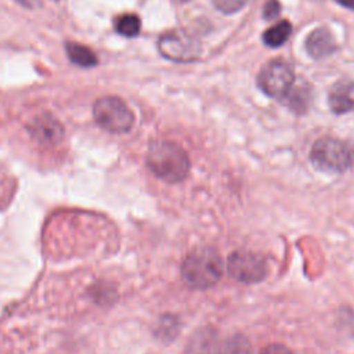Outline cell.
Instances as JSON below:
<instances>
[{"label": "cell", "instance_id": "cell-17", "mask_svg": "<svg viewBox=\"0 0 354 354\" xmlns=\"http://www.w3.org/2000/svg\"><path fill=\"white\" fill-rule=\"evenodd\" d=\"M288 100V105L292 111L297 112V113H303L307 109V105L310 102V88L308 87H296V90H293L292 93L289 91L286 95Z\"/></svg>", "mask_w": 354, "mask_h": 354}, {"label": "cell", "instance_id": "cell-3", "mask_svg": "<svg viewBox=\"0 0 354 354\" xmlns=\"http://www.w3.org/2000/svg\"><path fill=\"white\" fill-rule=\"evenodd\" d=\"M310 160L318 170L343 173L351 165L353 153L344 141L335 137H321L311 147Z\"/></svg>", "mask_w": 354, "mask_h": 354}, {"label": "cell", "instance_id": "cell-20", "mask_svg": "<svg viewBox=\"0 0 354 354\" xmlns=\"http://www.w3.org/2000/svg\"><path fill=\"white\" fill-rule=\"evenodd\" d=\"M279 3L277 0H268L264 6V18L266 19H272L279 14Z\"/></svg>", "mask_w": 354, "mask_h": 354}, {"label": "cell", "instance_id": "cell-12", "mask_svg": "<svg viewBox=\"0 0 354 354\" xmlns=\"http://www.w3.org/2000/svg\"><path fill=\"white\" fill-rule=\"evenodd\" d=\"M65 50L68 53L69 59L82 68H91L95 66L98 59L97 55L94 54V51L91 48H88L84 44L80 43H75V41H68L65 44Z\"/></svg>", "mask_w": 354, "mask_h": 354}, {"label": "cell", "instance_id": "cell-11", "mask_svg": "<svg viewBox=\"0 0 354 354\" xmlns=\"http://www.w3.org/2000/svg\"><path fill=\"white\" fill-rule=\"evenodd\" d=\"M330 109L343 115L354 109V82L351 80H340L335 83L328 95Z\"/></svg>", "mask_w": 354, "mask_h": 354}, {"label": "cell", "instance_id": "cell-14", "mask_svg": "<svg viewBox=\"0 0 354 354\" xmlns=\"http://www.w3.org/2000/svg\"><path fill=\"white\" fill-rule=\"evenodd\" d=\"M217 354H253L249 339L242 333H235L218 344Z\"/></svg>", "mask_w": 354, "mask_h": 354}, {"label": "cell", "instance_id": "cell-10", "mask_svg": "<svg viewBox=\"0 0 354 354\" xmlns=\"http://www.w3.org/2000/svg\"><path fill=\"white\" fill-rule=\"evenodd\" d=\"M217 330L213 326H202L192 333L183 354H217Z\"/></svg>", "mask_w": 354, "mask_h": 354}, {"label": "cell", "instance_id": "cell-16", "mask_svg": "<svg viewBox=\"0 0 354 354\" xmlns=\"http://www.w3.org/2000/svg\"><path fill=\"white\" fill-rule=\"evenodd\" d=\"M115 28L118 30V33H120L122 36L126 37H134L140 33L141 29V19L138 15L136 14H123L120 15L116 22H115Z\"/></svg>", "mask_w": 354, "mask_h": 354}, {"label": "cell", "instance_id": "cell-9", "mask_svg": "<svg viewBox=\"0 0 354 354\" xmlns=\"http://www.w3.org/2000/svg\"><path fill=\"white\" fill-rule=\"evenodd\" d=\"M306 51L310 57L319 59L336 51V41L326 28H317L306 37Z\"/></svg>", "mask_w": 354, "mask_h": 354}, {"label": "cell", "instance_id": "cell-15", "mask_svg": "<svg viewBox=\"0 0 354 354\" xmlns=\"http://www.w3.org/2000/svg\"><path fill=\"white\" fill-rule=\"evenodd\" d=\"M180 332V322L178 318L176 315L171 314H165L160 319L159 324L156 326V336L158 339H160L162 342H173L177 335Z\"/></svg>", "mask_w": 354, "mask_h": 354}, {"label": "cell", "instance_id": "cell-4", "mask_svg": "<svg viewBox=\"0 0 354 354\" xmlns=\"http://www.w3.org/2000/svg\"><path fill=\"white\" fill-rule=\"evenodd\" d=\"M94 120L100 127L109 133L122 134L131 130L134 115L131 109L119 97H101L93 106Z\"/></svg>", "mask_w": 354, "mask_h": 354}, {"label": "cell", "instance_id": "cell-19", "mask_svg": "<svg viewBox=\"0 0 354 354\" xmlns=\"http://www.w3.org/2000/svg\"><path fill=\"white\" fill-rule=\"evenodd\" d=\"M260 354H292V351L285 346V344H281V343H271L268 346H266Z\"/></svg>", "mask_w": 354, "mask_h": 354}, {"label": "cell", "instance_id": "cell-21", "mask_svg": "<svg viewBox=\"0 0 354 354\" xmlns=\"http://www.w3.org/2000/svg\"><path fill=\"white\" fill-rule=\"evenodd\" d=\"M335 1H337L340 6H343L346 8L354 10V0H335Z\"/></svg>", "mask_w": 354, "mask_h": 354}, {"label": "cell", "instance_id": "cell-1", "mask_svg": "<svg viewBox=\"0 0 354 354\" xmlns=\"http://www.w3.org/2000/svg\"><path fill=\"white\" fill-rule=\"evenodd\" d=\"M223 274V257L212 246L192 249L181 263V278L191 289H209L221 279Z\"/></svg>", "mask_w": 354, "mask_h": 354}, {"label": "cell", "instance_id": "cell-2", "mask_svg": "<svg viewBox=\"0 0 354 354\" xmlns=\"http://www.w3.org/2000/svg\"><path fill=\"white\" fill-rule=\"evenodd\" d=\"M147 166L160 180L166 183H181L191 169L188 153L173 141H155L147 152Z\"/></svg>", "mask_w": 354, "mask_h": 354}, {"label": "cell", "instance_id": "cell-6", "mask_svg": "<svg viewBox=\"0 0 354 354\" xmlns=\"http://www.w3.org/2000/svg\"><path fill=\"white\" fill-rule=\"evenodd\" d=\"M158 50L169 61L192 62L199 58L202 46L194 35L184 30H173L160 36Z\"/></svg>", "mask_w": 354, "mask_h": 354}, {"label": "cell", "instance_id": "cell-8", "mask_svg": "<svg viewBox=\"0 0 354 354\" xmlns=\"http://www.w3.org/2000/svg\"><path fill=\"white\" fill-rule=\"evenodd\" d=\"M29 130L33 138L41 144H57L64 136L62 124L48 113L36 118L32 122Z\"/></svg>", "mask_w": 354, "mask_h": 354}, {"label": "cell", "instance_id": "cell-7", "mask_svg": "<svg viewBox=\"0 0 354 354\" xmlns=\"http://www.w3.org/2000/svg\"><path fill=\"white\" fill-rule=\"evenodd\" d=\"M295 82L292 66L283 59H272L267 62L259 73L257 83L268 97L282 100L288 95Z\"/></svg>", "mask_w": 354, "mask_h": 354}, {"label": "cell", "instance_id": "cell-13", "mask_svg": "<svg viewBox=\"0 0 354 354\" xmlns=\"http://www.w3.org/2000/svg\"><path fill=\"white\" fill-rule=\"evenodd\" d=\"M292 32V25L289 24V21L283 19L272 26H270L264 35H263V41L266 46L271 47V48H277L279 46H282L290 36Z\"/></svg>", "mask_w": 354, "mask_h": 354}, {"label": "cell", "instance_id": "cell-5", "mask_svg": "<svg viewBox=\"0 0 354 354\" xmlns=\"http://www.w3.org/2000/svg\"><path fill=\"white\" fill-rule=\"evenodd\" d=\"M228 274L242 283H257L268 275L267 259L253 250H235L227 260Z\"/></svg>", "mask_w": 354, "mask_h": 354}, {"label": "cell", "instance_id": "cell-18", "mask_svg": "<svg viewBox=\"0 0 354 354\" xmlns=\"http://www.w3.org/2000/svg\"><path fill=\"white\" fill-rule=\"evenodd\" d=\"M212 3L224 14H235L246 6L248 0H212Z\"/></svg>", "mask_w": 354, "mask_h": 354}, {"label": "cell", "instance_id": "cell-22", "mask_svg": "<svg viewBox=\"0 0 354 354\" xmlns=\"http://www.w3.org/2000/svg\"><path fill=\"white\" fill-rule=\"evenodd\" d=\"M17 1H18V3H21V4H22V6H25V7H33L36 0H17Z\"/></svg>", "mask_w": 354, "mask_h": 354}]
</instances>
